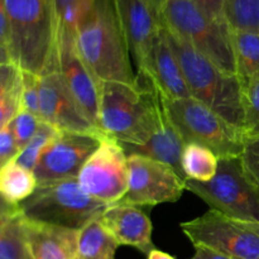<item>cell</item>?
I'll list each match as a JSON object with an SVG mask.
<instances>
[{
	"instance_id": "obj_23",
	"label": "cell",
	"mask_w": 259,
	"mask_h": 259,
	"mask_svg": "<svg viewBox=\"0 0 259 259\" xmlns=\"http://www.w3.org/2000/svg\"><path fill=\"white\" fill-rule=\"evenodd\" d=\"M119 243L103 225L93 220L78 230L77 255L82 259H115Z\"/></svg>"
},
{
	"instance_id": "obj_22",
	"label": "cell",
	"mask_w": 259,
	"mask_h": 259,
	"mask_svg": "<svg viewBox=\"0 0 259 259\" xmlns=\"http://www.w3.org/2000/svg\"><path fill=\"white\" fill-rule=\"evenodd\" d=\"M38 186L34 172L12 161L0 169V194L3 201L9 205H18L32 196Z\"/></svg>"
},
{
	"instance_id": "obj_17",
	"label": "cell",
	"mask_w": 259,
	"mask_h": 259,
	"mask_svg": "<svg viewBox=\"0 0 259 259\" xmlns=\"http://www.w3.org/2000/svg\"><path fill=\"white\" fill-rule=\"evenodd\" d=\"M100 222L119 245L133 247L147 255L156 249L152 242L153 225L139 206L123 202L109 205L100 217Z\"/></svg>"
},
{
	"instance_id": "obj_34",
	"label": "cell",
	"mask_w": 259,
	"mask_h": 259,
	"mask_svg": "<svg viewBox=\"0 0 259 259\" xmlns=\"http://www.w3.org/2000/svg\"><path fill=\"white\" fill-rule=\"evenodd\" d=\"M205 14L218 22H225L224 2L225 0H192ZM227 23V22H225Z\"/></svg>"
},
{
	"instance_id": "obj_15",
	"label": "cell",
	"mask_w": 259,
	"mask_h": 259,
	"mask_svg": "<svg viewBox=\"0 0 259 259\" xmlns=\"http://www.w3.org/2000/svg\"><path fill=\"white\" fill-rule=\"evenodd\" d=\"M113 4L129 51L141 67L163 29L158 0H113Z\"/></svg>"
},
{
	"instance_id": "obj_35",
	"label": "cell",
	"mask_w": 259,
	"mask_h": 259,
	"mask_svg": "<svg viewBox=\"0 0 259 259\" xmlns=\"http://www.w3.org/2000/svg\"><path fill=\"white\" fill-rule=\"evenodd\" d=\"M189 259H233L206 247H195V254Z\"/></svg>"
},
{
	"instance_id": "obj_26",
	"label": "cell",
	"mask_w": 259,
	"mask_h": 259,
	"mask_svg": "<svg viewBox=\"0 0 259 259\" xmlns=\"http://www.w3.org/2000/svg\"><path fill=\"white\" fill-rule=\"evenodd\" d=\"M224 19L230 30L259 33V0H225Z\"/></svg>"
},
{
	"instance_id": "obj_8",
	"label": "cell",
	"mask_w": 259,
	"mask_h": 259,
	"mask_svg": "<svg viewBox=\"0 0 259 259\" xmlns=\"http://www.w3.org/2000/svg\"><path fill=\"white\" fill-rule=\"evenodd\" d=\"M186 190L206 202L210 209L259 223V187L244 171L240 157L219 158L214 179L209 182L186 180Z\"/></svg>"
},
{
	"instance_id": "obj_12",
	"label": "cell",
	"mask_w": 259,
	"mask_h": 259,
	"mask_svg": "<svg viewBox=\"0 0 259 259\" xmlns=\"http://www.w3.org/2000/svg\"><path fill=\"white\" fill-rule=\"evenodd\" d=\"M103 139L93 134L58 131L33 171L38 184L77 179L83 164Z\"/></svg>"
},
{
	"instance_id": "obj_20",
	"label": "cell",
	"mask_w": 259,
	"mask_h": 259,
	"mask_svg": "<svg viewBox=\"0 0 259 259\" xmlns=\"http://www.w3.org/2000/svg\"><path fill=\"white\" fill-rule=\"evenodd\" d=\"M0 259H33L19 207L3 201L0 215Z\"/></svg>"
},
{
	"instance_id": "obj_29",
	"label": "cell",
	"mask_w": 259,
	"mask_h": 259,
	"mask_svg": "<svg viewBox=\"0 0 259 259\" xmlns=\"http://www.w3.org/2000/svg\"><path fill=\"white\" fill-rule=\"evenodd\" d=\"M242 105L244 115V133L248 137L259 136V78L240 81Z\"/></svg>"
},
{
	"instance_id": "obj_13",
	"label": "cell",
	"mask_w": 259,
	"mask_h": 259,
	"mask_svg": "<svg viewBox=\"0 0 259 259\" xmlns=\"http://www.w3.org/2000/svg\"><path fill=\"white\" fill-rule=\"evenodd\" d=\"M40 119L58 131L106 137L81 109L58 71L40 77Z\"/></svg>"
},
{
	"instance_id": "obj_18",
	"label": "cell",
	"mask_w": 259,
	"mask_h": 259,
	"mask_svg": "<svg viewBox=\"0 0 259 259\" xmlns=\"http://www.w3.org/2000/svg\"><path fill=\"white\" fill-rule=\"evenodd\" d=\"M33 259H75L78 230L32 222L25 218Z\"/></svg>"
},
{
	"instance_id": "obj_19",
	"label": "cell",
	"mask_w": 259,
	"mask_h": 259,
	"mask_svg": "<svg viewBox=\"0 0 259 259\" xmlns=\"http://www.w3.org/2000/svg\"><path fill=\"white\" fill-rule=\"evenodd\" d=\"M185 144L186 143H185L184 138H182L179 129L176 128L171 116H169L166 100H164L163 109H162L161 115H159L158 126H157L156 132L151 137V139L144 146L128 147V148H124V151H125L126 156L142 154V156L149 157V158L169 164L180 175L184 176L181 168V156Z\"/></svg>"
},
{
	"instance_id": "obj_7",
	"label": "cell",
	"mask_w": 259,
	"mask_h": 259,
	"mask_svg": "<svg viewBox=\"0 0 259 259\" xmlns=\"http://www.w3.org/2000/svg\"><path fill=\"white\" fill-rule=\"evenodd\" d=\"M166 105L185 143L207 147L219 158L242 156L247 141L244 132L225 120L209 106L195 98L166 100Z\"/></svg>"
},
{
	"instance_id": "obj_16",
	"label": "cell",
	"mask_w": 259,
	"mask_h": 259,
	"mask_svg": "<svg viewBox=\"0 0 259 259\" xmlns=\"http://www.w3.org/2000/svg\"><path fill=\"white\" fill-rule=\"evenodd\" d=\"M137 78L153 86L168 101L192 98L181 65L169 46L164 27L144 62L138 67Z\"/></svg>"
},
{
	"instance_id": "obj_32",
	"label": "cell",
	"mask_w": 259,
	"mask_h": 259,
	"mask_svg": "<svg viewBox=\"0 0 259 259\" xmlns=\"http://www.w3.org/2000/svg\"><path fill=\"white\" fill-rule=\"evenodd\" d=\"M240 159L244 171L259 187V136L248 137Z\"/></svg>"
},
{
	"instance_id": "obj_14",
	"label": "cell",
	"mask_w": 259,
	"mask_h": 259,
	"mask_svg": "<svg viewBox=\"0 0 259 259\" xmlns=\"http://www.w3.org/2000/svg\"><path fill=\"white\" fill-rule=\"evenodd\" d=\"M57 60L58 72L62 76L68 90L89 119L100 128L99 106L101 82L81 58L75 35L67 32H58Z\"/></svg>"
},
{
	"instance_id": "obj_30",
	"label": "cell",
	"mask_w": 259,
	"mask_h": 259,
	"mask_svg": "<svg viewBox=\"0 0 259 259\" xmlns=\"http://www.w3.org/2000/svg\"><path fill=\"white\" fill-rule=\"evenodd\" d=\"M40 121H42V119L39 116L34 115V114L29 113L24 109H22L18 113V115L10 121L9 125L12 128L13 133H14L20 152L35 136L38 128H39Z\"/></svg>"
},
{
	"instance_id": "obj_4",
	"label": "cell",
	"mask_w": 259,
	"mask_h": 259,
	"mask_svg": "<svg viewBox=\"0 0 259 259\" xmlns=\"http://www.w3.org/2000/svg\"><path fill=\"white\" fill-rule=\"evenodd\" d=\"M166 34L184 71L192 98L201 101L225 120L244 132L239 77L235 73L225 72L191 45L167 29Z\"/></svg>"
},
{
	"instance_id": "obj_2",
	"label": "cell",
	"mask_w": 259,
	"mask_h": 259,
	"mask_svg": "<svg viewBox=\"0 0 259 259\" xmlns=\"http://www.w3.org/2000/svg\"><path fill=\"white\" fill-rule=\"evenodd\" d=\"M12 38V61L38 76L58 71V32L52 0H0Z\"/></svg>"
},
{
	"instance_id": "obj_6",
	"label": "cell",
	"mask_w": 259,
	"mask_h": 259,
	"mask_svg": "<svg viewBox=\"0 0 259 259\" xmlns=\"http://www.w3.org/2000/svg\"><path fill=\"white\" fill-rule=\"evenodd\" d=\"M108 206L86 194L77 179L38 184L32 196L18 205L28 220L75 230L100 219Z\"/></svg>"
},
{
	"instance_id": "obj_27",
	"label": "cell",
	"mask_w": 259,
	"mask_h": 259,
	"mask_svg": "<svg viewBox=\"0 0 259 259\" xmlns=\"http://www.w3.org/2000/svg\"><path fill=\"white\" fill-rule=\"evenodd\" d=\"M57 32H67L76 37L78 27L93 9L95 0H52Z\"/></svg>"
},
{
	"instance_id": "obj_37",
	"label": "cell",
	"mask_w": 259,
	"mask_h": 259,
	"mask_svg": "<svg viewBox=\"0 0 259 259\" xmlns=\"http://www.w3.org/2000/svg\"><path fill=\"white\" fill-rule=\"evenodd\" d=\"M75 259H82V258H81V257H78V255H77V257H76Z\"/></svg>"
},
{
	"instance_id": "obj_5",
	"label": "cell",
	"mask_w": 259,
	"mask_h": 259,
	"mask_svg": "<svg viewBox=\"0 0 259 259\" xmlns=\"http://www.w3.org/2000/svg\"><path fill=\"white\" fill-rule=\"evenodd\" d=\"M162 25L225 72L235 73L232 32L225 22L207 17L192 0H158Z\"/></svg>"
},
{
	"instance_id": "obj_11",
	"label": "cell",
	"mask_w": 259,
	"mask_h": 259,
	"mask_svg": "<svg viewBox=\"0 0 259 259\" xmlns=\"http://www.w3.org/2000/svg\"><path fill=\"white\" fill-rule=\"evenodd\" d=\"M81 189L108 205L125 196L129 184L128 156L119 142L104 138L77 176Z\"/></svg>"
},
{
	"instance_id": "obj_9",
	"label": "cell",
	"mask_w": 259,
	"mask_h": 259,
	"mask_svg": "<svg viewBox=\"0 0 259 259\" xmlns=\"http://www.w3.org/2000/svg\"><path fill=\"white\" fill-rule=\"evenodd\" d=\"M180 227L194 247L210 248L233 259H259V223L210 209Z\"/></svg>"
},
{
	"instance_id": "obj_3",
	"label": "cell",
	"mask_w": 259,
	"mask_h": 259,
	"mask_svg": "<svg viewBox=\"0 0 259 259\" xmlns=\"http://www.w3.org/2000/svg\"><path fill=\"white\" fill-rule=\"evenodd\" d=\"M81 58L99 81L137 82L131 51L119 23L113 0H95L76 33Z\"/></svg>"
},
{
	"instance_id": "obj_33",
	"label": "cell",
	"mask_w": 259,
	"mask_h": 259,
	"mask_svg": "<svg viewBox=\"0 0 259 259\" xmlns=\"http://www.w3.org/2000/svg\"><path fill=\"white\" fill-rule=\"evenodd\" d=\"M19 153L20 148L10 125L8 124V125L2 126L0 128V164L2 167L9 162L15 161Z\"/></svg>"
},
{
	"instance_id": "obj_31",
	"label": "cell",
	"mask_w": 259,
	"mask_h": 259,
	"mask_svg": "<svg viewBox=\"0 0 259 259\" xmlns=\"http://www.w3.org/2000/svg\"><path fill=\"white\" fill-rule=\"evenodd\" d=\"M23 109L40 118V76L23 70Z\"/></svg>"
},
{
	"instance_id": "obj_21",
	"label": "cell",
	"mask_w": 259,
	"mask_h": 259,
	"mask_svg": "<svg viewBox=\"0 0 259 259\" xmlns=\"http://www.w3.org/2000/svg\"><path fill=\"white\" fill-rule=\"evenodd\" d=\"M23 109V70L15 63L0 65V128Z\"/></svg>"
},
{
	"instance_id": "obj_1",
	"label": "cell",
	"mask_w": 259,
	"mask_h": 259,
	"mask_svg": "<svg viewBox=\"0 0 259 259\" xmlns=\"http://www.w3.org/2000/svg\"><path fill=\"white\" fill-rule=\"evenodd\" d=\"M164 99L149 83L101 81L99 124L123 148L144 146L156 132Z\"/></svg>"
},
{
	"instance_id": "obj_24",
	"label": "cell",
	"mask_w": 259,
	"mask_h": 259,
	"mask_svg": "<svg viewBox=\"0 0 259 259\" xmlns=\"http://www.w3.org/2000/svg\"><path fill=\"white\" fill-rule=\"evenodd\" d=\"M235 71L240 81L259 78V33L230 30Z\"/></svg>"
},
{
	"instance_id": "obj_28",
	"label": "cell",
	"mask_w": 259,
	"mask_h": 259,
	"mask_svg": "<svg viewBox=\"0 0 259 259\" xmlns=\"http://www.w3.org/2000/svg\"><path fill=\"white\" fill-rule=\"evenodd\" d=\"M58 129L55 128L51 124L46 123V121H40L39 128H38L37 133L33 137L32 141L22 149V152L19 153V156L17 157L15 162L20 164V166L25 167L29 171H34V168L37 167L39 158L42 157L43 152L47 149V147L50 146L51 142L55 139V137L57 136Z\"/></svg>"
},
{
	"instance_id": "obj_25",
	"label": "cell",
	"mask_w": 259,
	"mask_h": 259,
	"mask_svg": "<svg viewBox=\"0 0 259 259\" xmlns=\"http://www.w3.org/2000/svg\"><path fill=\"white\" fill-rule=\"evenodd\" d=\"M219 166V157L207 147L186 143L181 156L182 174L186 180L209 182L214 179Z\"/></svg>"
},
{
	"instance_id": "obj_36",
	"label": "cell",
	"mask_w": 259,
	"mask_h": 259,
	"mask_svg": "<svg viewBox=\"0 0 259 259\" xmlns=\"http://www.w3.org/2000/svg\"><path fill=\"white\" fill-rule=\"evenodd\" d=\"M147 259H176L175 257H172L171 254L166 252H162V250L158 249H153L148 255H147Z\"/></svg>"
},
{
	"instance_id": "obj_10",
	"label": "cell",
	"mask_w": 259,
	"mask_h": 259,
	"mask_svg": "<svg viewBox=\"0 0 259 259\" xmlns=\"http://www.w3.org/2000/svg\"><path fill=\"white\" fill-rule=\"evenodd\" d=\"M128 167V191L119 202L156 206L179 201L186 190V179L161 161L142 154H129Z\"/></svg>"
}]
</instances>
